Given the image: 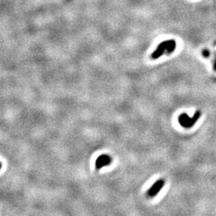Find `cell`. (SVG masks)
I'll return each instance as SVG.
<instances>
[{"label":"cell","mask_w":216,"mask_h":216,"mask_svg":"<svg viewBox=\"0 0 216 216\" xmlns=\"http://www.w3.org/2000/svg\"><path fill=\"white\" fill-rule=\"evenodd\" d=\"M200 116H201V111L199 110H197L194 114V116L191 118L189 117L187 114L183 113L179 117V122L181 126H183L185 128H190L195 125V123L199 120Z\"/></svg>","instance_id":"7a4b0ae2"},{"label":"cell","mask_w":216,"mask_h":216,"mask_svg":"<svg viewBox=\"0 0 216 216\" xmlns=\"http://www.w3.org/2000/svg\"><path fill=\"white\" fill-rule=\"evenodd\" d=\"M203 55L205 58L209 57V55H210V51H209L208 50L205 49L203 51Z\"/></svg>","instance_id":"5b68a950"},{"label":"cell","mask_w":216,"mask_h":216,"mask_svg":"<svg viewBox=\"0 0 216 216\" xmlns=\"http://www.w3.org/2000/svg\"><path fill=\"white\" fill-rule=\"evenodd\" d=\"M111 161H112V159L110 158L109 155H100V156H98V159H96L95 167H96V168H97L98 170H99V169H101L102 167L110 165V163H111Z\"/></svg>","instance_id":"277c9868"},{"label":"cell","mask_w":216,"mask_h":216,"mask_svg":"<svg viewBox=\"0 0 216 216\" xmlns=\"http://www.w3.org/2000/svg\"><path fill=\"white\" fill-rule=\"evenodd\" d=\"M164 183H165V182L163 179H159L158 181H156L155 183L151 186V188L148 190V191H147L148 197H150V198L155 197L162 190V188L164 186Z\"/></svg>","instance_id":"3957f363"},{"label":"cell","mask_w":216,"mask_h":216,"mask_svg":"<svg viewBox=\"0 0 216 216\" xmlns=\"http://www.w3.org/2000/svg\"><path fill=\"white\" fill-rule=\"evenodd\" d=\"M176 47L175 41L171 39V40H166L162 42L155 50V51L151 54V58L156 59L160 56H162L165 52L167 54H171L175 51Z\"/></svg>","instance_id":"6da1fadb"},{"label":"cell","mask_w":216,"mask_h":216,"mask_svg":"<svg viewBox=\"0 0 216 216\" xmlns=\"http://www.w3.org/2000/svg\"><path fill=\"white\" fill-rule=\"evenodd\" d=\"M214 67H215V70H216V60H215V66H214Z\"/></svg>","instance_id":"8992f818"}]
</instances>
